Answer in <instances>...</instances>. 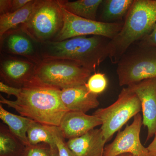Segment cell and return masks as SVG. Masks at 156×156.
<instances>
[{"label": "cell", "instance_id": "obj_24", "mask_svg": "<svg viewBox=\"0 0 156 156\" xmlns=\"http://www.w3.org/2000/svg\"><path fill=\"white\" fill-rule=\"evenodd\" d=\"M56 144L58 156H77L68 147L62 134H59L56 137Z\"/></svg>", "mask_w": 156, "mask_h": 156}, {"label": "cell", "instance_id": "obj_26", "mask_svg": "<svg viewBox=\"0 0 156 156\" xmlns=\"http://www.w3.org/2000/svg\"><path fill=\"white\" fill-rule=\"evenodd\" d=\"M141 40L148 44L156 47V22L151 33Z\"/></svg>", "mask_w": 156, "mask_h": 156}, {"label": "cell", "instance_id": "obj_11", "mask_svg": "<svg viewBox=\"0 0 156 156\" xmlns=\"http://www.w3.org/2000/svg\"><path fill=\"white\" fill-rule=\"evenodd\" d=\"M140 101L143 125L147 127L146 142L156 134V78L128 86Z\"/></svg>", "mask_w": 156, "mask_h": 156}, {"label": "cell", "instance_id": "obj_3", "mask_svg": "<svg viewBox=\"0 0 156 156\" xmlns=\"http://www.w3.org/2000/svg\"><path fill=\"white\" fill-rule=\"evenodd\" d=\"M156 22V0H134L122 27L109 44V58L118 63L128 48L151 33Z\"/></svg>", "mask_w": 156, "mask_h": 156}, {"label": "cell", "instance_id": "obj_17", "mask_svg": "<svg viewBox=\"0 0 156 156\" xmlns=\"http://www.w3.org/2000/svg\"><path fill=\"white\" fill-rule=\"evenodd\" d=\"M0 119L10 131L26 146L30 145L27 132L33 120L27 117L14 114L6 110L0 104Z\"/></svg>", "mask_w": 156, "mask_h": 156}, {"label": "cell", "instance_id": "obj_18", "mask_svg": "<svg viewBox=\"0 0 156 156\" xmlns=\"http://www.w3.org/2000/svg\"><path fill=\"white\" fill-rule=\"evenodd\" d=\"M37 0H31L18 11L0 15V37L10 30L19 27L29 19Z\"/></svg>", "mask_w": 156, "mask_h": 156}, {"label": "cell", "instance_id": "obj_7", "mask_svg": "<svg viewBox=\"0 0 156 156\" xmlns=\"http://www.w3.org/2000/svg\"><path fill=\"white\" fill-rule=\"evenodd\" d=\"M141 111L140 101L129 87L123 88L115 101L95 111L93 115L101 121V129L106 142L131 118Z\"/></svg>", "mask_w": 156, "mask_h": 156}, {"label": "cell", "instance_id": "obj_5", "mask_svg": "<svg viewBox=\"0 0 156 156\" xmlns=\"http://www.w3.org/2000/svg\"><path fill=\"white\" fill-rule=\"evenodd\" d=\"M92 73L73 61L41 60L36 64L31 82L62 90L86 84Z\"/></svg>", "mask_w": 156, "mask_h": 156}, {"label": "cell", "instance_id": "obj_20", "mask_svg": "<svg viewBox=\"0 0 156 156\" xmlns=\"http://www.w3.org/2000/svg\"><path fill=\"white\" fill-rule=\"evenodd\" d=\"M62 7L74 15L85 19L96 20L98 10L102 0H78L69 2L60 0Z\"/></svg>", "mask_w": 156, "mask_h": 156}, {"label": "cell", "instance_id": "obj_27", "mask_svg": "<svg viewBox=\"0 0 156 156\" xmlns=\"http://www.w3.org/2000/svg\"><path fill=\"white\" fill-rule=\"evenodd\" d=\"M12 4V0L0 1V15L10 13Z\"/></svg>", "mask_w": 156, "mask_h": 156}, {"label": "cell", "instance_id": "obj_25", "mask_svg": "<svg viewBox=\"0 0 156 156\" xmlns=\"http://www.w3.org/2000/svg\"><path fill=\"white\" fill-rule=\"evenodd\" d=\"M20 89V88L9 86L2 81L0 82V92L5 93L9 96L14 95L16 97L19 93Z\"/></svg>", "mask_w": 156, "mask_h": 156}, {"label": "cell", "instance_id": "obj_14", "mask_svg": "<svg viewBox=\"0 0 156 156\" xmlns=\"http://www.w3.org/2000/svg\"><path fill=\"white\" fill-rule=\"evenodd\" d=\"M98 95L91 93L87 85H80L63 89L60 92V98L68 111L85 113L99 106Z\"/></svg>", "mask_w": 156, "mask_h": 156}, {"label": "cell", "instance_id": "obj_30", "mask_svg": "<svg viewBox=\"0 0 156 156\" xmlns=\"http://www.w3.org/2000/svg\"><path fill=\"white\" fill-rule=\"evenodd\" d=\"M117 156H135L130 154H123Z\"/></svg>", "mask_w": 156, "mask_h": 156}, {"label": "cell", "instance_id": "obj_21", "mask_svg": "<svg viewBox=\"0 0 156 156\" xmlns=\"http://www.w3.org/2000/svg\"><path fill=\"white\" fill-rule=\"evenodd\" d=\"M26 146L3 125L0 128V156H23Z\"/></svg>", "mask_w": 156, "mask_h": 156}, {"label": "cell", "instance_id": "obj_2", "mask_svg": "<svg viewBox=\"0 0 156 156\" xmlns=\"http://www.w3.org/2000/svg\"><path fill=\"white\" fill-rule=\"evenodd\" d=\"M111 40L101 36H87L38 44L39 55L41 60L73 61L92 73L109 57Z\"/></svg>", "mask_w": 156, "mask_h": 156}, {"label": "cell", "instance_id": "obj_1", "mask_svg": "<svg viewBox=\"0 0 156 156\" xmlns=\"http://www.w3.org/2000/svg\"><path fill=\"white\" fill-rule=\"evenodd\" d=\"M60 92L56 88L31 82L20 88L16 100H9L1 95L0 103L37 122L58 127L68 112L62 101Z\"/></svg>", "mask_w": 156, "mask_h": 156}, {"label": "cell", "instance_id": "obj_8", "mask_svg": "<svg viewBox=\"0 0 156 156\" xmlns=\"http://www.w3.org/2000/svg\"><path fill=\"white\" fill-rule=\"evenodd\" d=\"M62 9L63 27L53 41H61L75 37L94 35L101 36L112 40L123 26L124 22L108 23L90 20L74 15L62 7Z\"/></svg>", "mask_w": 156, "mask_h": 156}, {"label": "cell", "instance_id": "obj_19", "mask_svg": "<svg viewBox=\"0 0 156 156\" xmlns=\"http://www.w3.org/2000/svg\"><path fill=\"white\" fill-rule=\"evenodd\" d=\"M134 0L103 1L101 14V22L108 23L122 22L126 18Z\"/></svg>", "mask_w": 156, "mask_h": 156}, {"label": "cell", "instance_id": "obj_13", "mask_svg": "<svg viewBox=\"0 0 156 156\" xmlns=\"http://www.w3.org/2000/svg\"><path fill=\"white\" fill-rule=\"evenodd\" d=\"M101 125V120L93 115L68 111L62 119L58 127L65 139L69 140L80 137Z\"/></svg>", "mask_w": 156, "mask_h": 156}, {"label": "cell", "instance_id": "obj_28", "mask_svg": "<svg viewBox=\"0 0 156 156\" xmlns=\"http://www.w3.org/2000/svg\"><path fill=\"white\" fill-rule=\"evenodd\" d=\"M31 0H12L11 8L10 13L18 11L25 6Z\"/></svg>", "mask_w": 156, "mask_h": 156}, {"label": "cell", "instance_id": "obj_16", "mask_svg": "<svg viewBox=\"0 0 156 156\" xmlns=\"http://www.w3.org/2000/svg\"><path fill=\"white\" fill-rule=\"evenodd\" d=\"M62 134L58 126L41 124L33 121L27 132V137L30 145L44 143L57 149L56 138Z\"/></svg>", "mask_w": 156, "mask_h": 156}, {"label": "cell", "instance_id": "obj_6", "mask_svg": "<svg viewBox=\"0 0 156 156\" xmlns=\"http://www.w3.org/2000/svg\"><path fill=\"white\" fill-rule=\"evenodd\" d=\"M63 25L60 0H37L28 20L19 27L37 44L53 41Z\"/></svg>", "mask_w": 156, "mask_h": 156}, {"label": "cell", "instance_id": "obj_12", "mask_svg": "<svg viewBox=\"0 0 156 156\" xmlns=\"http://www.w3.org/2000/svg\"><path fill=\"white\" fill-rule=\"evenodd\" d=\"M1 51L3 54L21 56L36 64L41 60L38 44L19 27L10 30L0 37Z\"/></svg>", "mask_w": 156, "mask_h": 156}, {"label": "cell", "instance_id": "obj_29", "mask_svg": "<svg viewBox=\"0 0 156 156\" xmlns=\"http://www.w3.org/2000/svg\"><path fill=\"white\" fill-rule=\"evenodd\" d=\"M149 156H156V134L152 141L147 147Z\"/></svg>", "mask_w": 156, "mask_h": 156}, {"label": "cell", "instance_id": "obj_4", "mask_svg": "<svg viewBox=\"0 0 156 156\" xmlns=\"http://www.w3.org/2000/svg\"><path fill=\"white\" fill-rule=\"evenodd\" d=\"M117 64L121 87L156 78V47L137 41L128 48Z\"/></svg>", "mask_w": 156, "mask_h": 156}, {"label": "cell", "instance_id": "obj_22", "mask_svg": "<svg viewBox=\"0 0 156 156\" xmlns=\"http://www.w3.org/2000/svg\"><path fill=\"white\" fill-rule=\"evenodd\" d=\"M86 85L91 93L98 95L106 90L108 85V80L105 74L95 72L90 76Z\"/></svg>", "mask_w": 156, "mask_h": 156}, {"label": "cell", "instance_id": "obj_23", "mask_svg": "<svg viewBox=\"0 0 156 156\" xmlns=\"http://www.w3.org/2000/svg\"><path fill=\"white\" fill-rule=\"evenodd\" d=\"M23 156H58V150L48 144H40L26 146Z\"/></svg>", "mask_w": 156, "mask_h": 156}, {"label": "cell", "instance_id": "obj_10", "mask_svg": "<svg viewBox=\"0 0 156 156\" xmlns=\"http://www.w3.org/2000/svg\"><path fill=\"white\" fill-rule=\"evenodd\" d=\"M35 66V63L24 57L1 54L0 76L2 82L15 88H23L34 79Z\"/></svg>", "mask_w": 156, "mask_h": 156}, {"label": "cell", "instance_id": "obj_9", "mask_svg": "<svg viewBox=\"0 0 156 156\" xmlns=\"http://www.w3.org/2000/svg\"><path fill=\"white\" fill-rule=\"evenodd\" d=\"M142 125V116L137 114L131 125H127L123 131H119L114 140L105 147L102 156H117L123 154L149 156L147 148L140 141Z\"/></svg>", "mask_w": 156, "mask_h": 156}, {"label": "cell", "instance_id": "obj_15", "mask_svg": "<svg viewBox=\"0 0 156 156\" xmlns=\"http://www.w3.org/2000/svg\"><path fill=\"white\" fill-rule=\"evenodd\" d=\"M106 143L101 128H94L66 144L77 156H102Z\"/></svg>", "mask_w": 156, "mask_h": 156}]
</instances>
